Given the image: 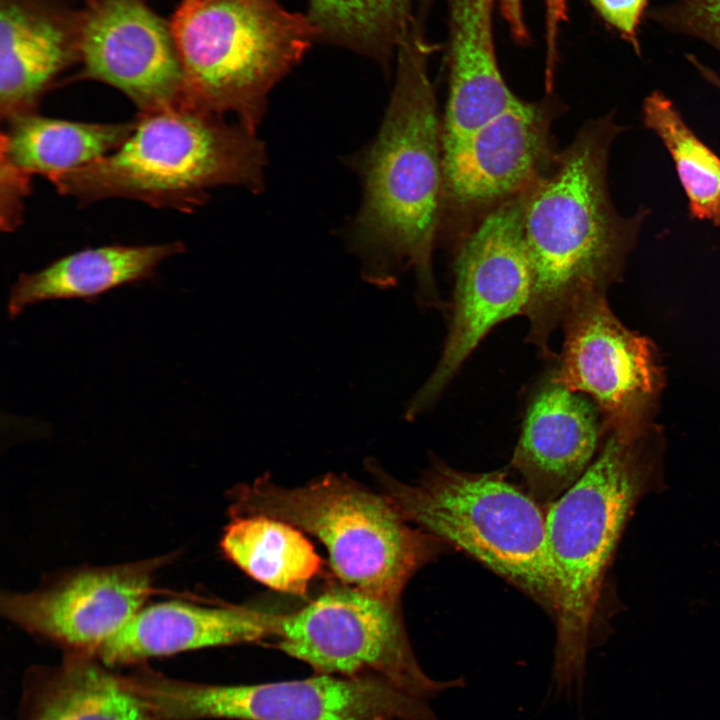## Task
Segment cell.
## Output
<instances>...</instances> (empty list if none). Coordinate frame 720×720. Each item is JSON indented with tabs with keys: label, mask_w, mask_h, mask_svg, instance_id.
<instances>
[{
	"label": "cell",
	"mask_w": 720,
	"mask_h": 720,
	"mask_svg": "<svg viewBox=\"0 0 720 720\" xmlns=\"http://www.w3.org/2000/svg\"><path fill=\"white\" fill-rule=\"evenodd\" d=\"M125 683L159 720H440L426 700L375 675L220 685L141 667Z\"/></svg>",
	"instance_id": "8"
},
{
	"label": "cell",
	"mask_w": 720,
	"mask_h": 720,
	"mask_svg": "<svg viewBox=\"0 0 720 720\" xmlns=\"http://www.w3.org/2000/svg\"><path fill=\"white\" fill-rule=\"evenodd\" d=\"M623 130L614 113L587 121L551 165L521 194L532 270L525 316L528 341L552 356L551 335L581 299L605 294L647 216H623L608 187L613 141Z\"/></svg>",
	"instance_id": "2"
},
{
	"label": "cell",
	"mask_w": 720,
	"mask_h": 720,
	"mask_svg": "<svg viewBox=\"0 0 720 720\" xmlns=\"http://www.w3.org/2000/svg\"><path fill=\"white\" fill-rule=\"evenodd\" d=\"M232 517L221 539L225 556L271 589L306 595L322 561L303 531L263 514Z\"/></svg>",
	"instance_id": "22"
},
{
	"label": "cell",
	"mask_w": 720,
	"mask_h": 720,
	"mask_svg": "<svg viewBox=\"0 0 720 720\" xmlns=\"http://www.w3.org/2000/svg\"><path fill=\"white\" fill-rule=\"evenodd\" d=\"M453 310L440 359L405 416L430 408L485 335L525 315L532 270L522 224L521 194L484 214L461 238L454 262Z\"/></svg>",
	"instance_id": "10"
},
{
	"label": "cell",
	"mask_w": 720,
	"mask_h": 720,
	"mask_svg": "<svg viewBox=\"0 0 720 720\" xmlns=\"http://www.w3.org/2000/svg\"><path fill=\"white\" fill-rule=\"evenodd\" d=\"M232 516L263 514L316 537L335 575L399 605L410 578L439 552L440 540L413 527L385 494L327 474L287 488L267 477L232 491Z\"/></svg>",
	"instance_id": "6"
},
{
	"label": "cell",
	"mask_w": 720,
	"mask_h": 720,
	"mask_svg": "<svg viewBox=\"0 0 720 720\" xmlns=\"http://www.w3.org/2000/svg\"><path fill=\"white\" fill-rule=\"evenodd\" d=\"M716 80H717L718 86L720 87V80L719 79H716Z\"/></svg>",
	"instance_id": "30"
},
{
	"label": "cell",
	"mask_w": 720,
	"mask_h": 720,
	"mask_svg": "<svg viewBox=\"0 0 720 720\" xmlns=\"http://www.w3.org/2000/svg\"><path fill=\"white\" fill-rule=\"evenodd\" d=\"M412 0H308L317 40L348 48L384 68L410 30Z\"/></svg>",
	"instance_id": "23"
},
{
	"label": "cell",
	"mask_w": 720,
	"mask_h": 720,
	"mask_svg": "<svg viewBox=\"0 0 720 720\" xmlns=\"http://www.w3.org/2000/svg\"><path fill=\"white\" fill-rule=\"evenodd\" d=\"M495 0H448L449 91L442 145L463 137L518 103L498 66L493 41Z\"/></svg>",
	"instance_id": "18"
},
{
	"label": "cell",
	"mask_w": 720,
	"mask_h": 720,
	"mask_svg": "<svg viewBox=\"0 0 720 720\" xmlns=\"http://www.w3.org/2000/svg\"><path fill=\"white\" fill-rule=\"evenodd\" d=\"M688 7L696 22L720 43V0H688Z\"/></svg>",
	"instance_id": "28"
},
{
	"label": "cell",
	"mask_w": 720,
	"mask_h": 720,
	"mask_svg": "<svg viewBox=\"0 0 720 720\" xmlns=\"http://www.w3.org/2000/svg\"><path fill=\"white\" fill-rule=\"evenodd\" d=\"M170 22L187 104L254 132L271 90L317 40L306 14L278 0H182Z\"/></svg>",
	"instance_id": "5"
},
{
	"label": "cell",
	"mask_w": 720,
	"mask_h": 720,
	"mask_svg": "<svg viewBox=\"0 0 720 720\" xmlns=\"http://www.w3.org/2000/svg\"><path fill=\"white\" fill-rule=\"evenodd\" d=\"M81 9L78 79L116 88L148 113L188 105L171 22L147 0H89Z\"/></svg>",
	"instance_id": "14"
},
{
	"label": "cell",
	"mask_w": 720,
	"mask_h": 720,
	"mask_svg": "<svg viewBox=\"0 0 720 720\" xmlns=\"http://www.w3.org/2000/svg\"><path fill=\"white\" fill-rule=\"evenodd\" d=\"M282 615L166 601L142 607L96 656L113 668L179 652L275 637Z\"/></svg>",
	"instance_id": "17"
},
{
	"label": "cell",
	"mask_w": 720,
	"mask_h": 720,
	"mask_svg": "<svg viewBox=\"0 0 720 720\" xmlns=\"http://www.w3.org/2000/svg\"><path fill=\"white\" fill-rule=\"evenodd\" d=\"M7 123V131L1 135V157L31 176L40 174L50 180L113 152L132 132L135 119L88 123L33 112Z\"/></svg>",
	"instance_id": "21"
},
{
	"label": "cell",
	"mask_w": 720,
	"mask_h": 720,
	"mask_svg": "<svg viewBox=\"0 0 720 720\" xmlns=\"http://www.w3.org/2000/svg\"><path fill=\"white\" fill-rule=\"evenodd\" d=\"M567 106L551 93L520 100L461 138L442 145V227L461 238L484 214L522 194L553 162L554 122Z\"/></svg>",
	"instance_id": "11"
},
{
	"label": "cell",
	"mask_w": 720,
	"mask_h": 720,
	"mask_svg": "<svg viewBox=\"0 0 720 720\" xmlns=\"http://www.w3.org/2000/svg\"><path fill=\"white\" fill-rule=\"evenodd\" d=\"M185 247L174 241L149 245H108L60 257L44 268L22 273L11 286L7 311L17 318L29 306L81 299L93 303L116 288L153 279L158 266Z\"/></svg>",
	"instance_id": "19"
},
{
	"label": "cell",
	"mask_w": 720,
	"mask_h": 720,
	"mask_svg": "<svg viewBox=\"0 0 720 720\" xmlns=\"http://www.w3.org/2000/svg\"><path fill=\"white\" fill-rule=\"evenodd\" d=\"M561 326L564 341L553 378L592 399L607 433L641 437L648 409L661 385L660 367L649 340L620 323L605 294L578 301Z\"/></svg>",
	"instance_id": "12"
},
{
	"label": "cell",
	"mask_w": 720,
	"mask_h": 720,
	"mask_svg": "<svg viewBox=\"0 0 720 720\" xmlns=\"http://www.w3.org/2000/svg\"><path fill=\"white\" fill-rule=\"evenodd\" d=\"M165 555L105 567H82L28 593L1 597L2 614L66 653L96 654L144 607Z\"/></svg>",
	"instance_id": "13"
},
{
	"label": "cell",
	"mask_w": 720,
	"mask_h": 720,
	"mask_svg": "<svg viewBox=\"0 0 720 720\" xmlns=\"http://www.w3.org/2000/svg\"><path fill=\"white\" fill-rule=\"evenodd\" d=\"M22 720H159L95 654L66 653L28 674Z\"/></svg>",
	"instance_id": "20"
},
{
	"label": "cell",
	"mask_w": 720,
	"mask_h": 720,
	"mask_svg": "<svg viewBox=\"0 0 720 720\" xmlns=\"http://www.w3.org/2000/svg\"><path fill=\"white\" fill-rule=\"evenodd\" d=\"M385 495L411 524L454 545L552 612V575L541 504L504 473L461 471L437 460L415 483L373 466Z\"/></svg>",
	"instance_id": "7"
},
{
	"label": "cell",
	"mask_w": 720,
	"mask_h": 720,
	"mask_svg": "<svg viewBox=\"0 0 720 720\" xmlns=\"http://www.w3.org/2000/svg\"><path fill=\"white\" fill-rule=\"evenodd\" d=\"M607 21L631 34L645 0H591Z\"/></svg>",
	"instance_id": "26"
},
{
	"label": "cell",
	"mask_w": 720,
	"mask_h": 720,
	"mask_svg": "<svg viewBox=\"0 0 720 720\" xmlns=\"http://www.w3.org/2000/svg\"><path fill=\"white\" fill-rule=\"evenodd\" d=\"M642 116L674 161L691 216L720 226V158L693 133L663 94L654 92L645 99Z\"/></svg>",
	"instance_id": "24"
},
{
	"label": "cell",
	"mask_w": 720,
	"mask_h": 720,
	"mask_svg": "<svg viewBox=\"0 0 720 720\" xmlns=\"http://www.w3.org/2000/svg\"><path fill=\"white\" fill-rule=\"evenodd\" d=\"M87 1H89V0H85V2H87Z\"/></svg>",
	"instance_id": "31"
},
{
	"label": "cell",
	"mask_w": 720,
	"mask_h": 720,
	"mask_svg": "<svg viewBox=\"0 0 720 720\" xmlns=\"http://www.w3.org/2000/svg\"><path fill=\"white\" fill-rule=\"evenodd\" d=\"M31 175L1 157V227L14 230L21 222L23 200L30 192Z\"/></svg>",
	"instance_id": "25"
},
{
	"label": "cell",
	"mask_w": 720,
	"mask_h": 720,
	"mask_svg": "<svg viewBox=\"0 0 720 720\" xmlns=\"http://www.w3.org/2000/svg\"><path fill=\"white\" fill-rule=\"evenodd\" d=\"M640 440L609 433L583 475L545 510L556 623L552 680L558 691L582 683L607 567L634 508L654 487Z\"/></svg>",
	"instance_id": "4"
},
{
	"label": "cell",
	"mask_w": 720,
	"mask_h": 720,
	"mask_svg": "<svg viewBox=\"0 0 720 720\" xmlns=\"http://www.w3.org/2000/svg\"><path fill=\"white\" fill-rule=\"evenodd\" d=\"M512 35L520 42L528 39V30L523 14V0H495Z\"/></svg>",
	"instance_id": "29"
},
{
	"label": "cell",
	"mask_w": 720,
	"mask_h": 720,
	"mask_svg": "<svg viewBox=\"0 0 720 720\" xmlns=\"http://www.w3.org/2000/svg\"><path fill=\"white\" fill-rule=\"evenodd\" d=\"M546 5V70L547 78H554L557 59V35L566 19L565 0H545Z\"/></svg>",
	"instance_id": "27"
},
{
	"label": "cell",
	"mask_w": 720,
	"mask_h": 720,
	"mask_svg": "<svg viewBox=\"0 0 720 720\" xmlns=\"http://www.w3.org/2000/svg\"><path fill=\"white\" fill-rule=\"evenodd\" d=\"M275 637L277 648L314 674L375 675L423 700L464 685L463 678L433 679L420 667L399 605L347 585L282 615Z\"/></svg>",
	"instance_id": "9"
},
{
	"label": "cell",
	"mask_w": 720,
	"mask_h": 720,
	"mask_svg": "<svg viewBox=\"0 0 720 720\" xmlns=\"http://www.w3.org/2000/svg\"><path fill=\"white\" fill-rule=\"evenodd\" d=\"M428 54L414 23L397 49L395 83L379 130L346 159L363 197L343 234L366 281L390 286L412 269L422 303L441 306L432 259L442 215V123Z\"/></svg>",
	"instance_id": "1"
},
{
	"label": "cell",
	"mask_w": 720,
	"mask_h": 720,
	"mask_svg": "<svg viewBox=\"0 0 720 720\" xmlns=\"http://www.w3.org/2000/svg\"><path fill=\"white\" fill-rule=\"evenodd\" d=\"M596 408L551 374L530 400L510 465L540 504L563 494L594 460L604 430Z\"/></svg>",
	"instance_id": "15"
},
{
	"label": "cell",
	"mask_w": 720,
	"mask_h": 720,
	"mask_svg": "<svg viewBox=\"0 0 720 720\" xmlns=\"http://www.w3.org/2000/svg\"><path fill=\"white\" fill-rule=\"evenodd\" d=\"M267 156L256 132L180 105L139 113L126 140L94 163L50 179L81 203L122 197L192 211L218 186L262 191Z\"/></svg>",
	"instance_id": "3"
},
{
	"label": "cell",
	"mask_w": 720,
	"mask_h": 720,
	"mask_svg": "<svg viewBox=\"0 0 720 720\" xmlns=\"http://www.w3.org/2000/svg\"><path fill=\"white\" fill-rule=\"evenodd\" d=\"M81 9L62 0H0V113L36 112L44 93L79 62Z\"/></svg>",
	"instance_id": "16"
}]
</instances>
